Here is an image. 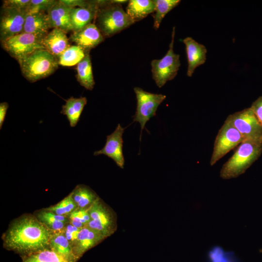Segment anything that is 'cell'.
<instances>
[{"mask_svg":"<svg viewBox=\"0 0 262 262\" xmlns=\"http://www.w3.org/2000/svg\"><path fill=\"white\" fill-rule=\"evenodd\" d=\"M53 232L36 217L24 215L10 224L3 237V246L9 250L27 255L49 248Z\"/></svg>","mask_w":262,"mask_h":262,"instance_id":"6da1fadb","label":"cell"},{"mask_svg":"<svg viewBox=\"0 0 262 262\" xmlns=\"http://www.w3.org/2000/svg\"><path fill=\"white\" fill-rule=\"evenodd\" d=\"M262 142L244 140L234 153L223 165L220 177L225 180L235 178L245 173L261 155Z\"/></svg>","mask_w":262,"mask_h":262,"instance_id":"7a4b0ae2","label":"cell"},{"mask_svg":"<svg viewBox=\"0 0 262 262\" xmlns=\"http://www.w3.org/2000/svg\"><path fill=\"white\" fill-rule=\"evenodd\" d=\"M94 23L104 37H110L129 27L134 22L122 7L114 0L107 3L97 11Z\"/></svg>","mask_w":262,"mask_h":262,"instance_id":"3957f363","label":"cell"},{"mask_svg":"<svg viewBox=\"0 0 262 262\" xmlns=\"http://www.w3.org/2000/svg\"><path fill=\"white\" fill-rule=\"evenodd\" d=\"M17 62L22 74L31 82L49 77L59 66L58 60L45 49L36 50Z\"/></svg>","mask_w":262,"mask_h":262,"instance_id":"277c9868","label":"cell"},{"mask_svg":"<svg viewBox=\"0 0 262 262\" xmlns=\"http://www.w3.org/2000/svg\"><path fill=\"white\" fill-rule=\"evenodd\" d=\"M175 34V28L174 27L167 53L162 59H154L151 62L152 78L159 88L176 76L180 66V55L175 53L173 50Z\"/></svg>","mask_w":262,"mask_h":262,"instance_id":"5b68a950","label":"cell"},{"mask_svg":"<svg viewBox=\"0 0 262 262\" xmlns=\"http://www.w3.org/2000/svg\"><path fill=\"white\" fill-rule=\"evenodd\" d=\"M244 140L241 133L227 117L215 137L210 161V165L215 164Z\"/></svg>","mask_w":262,"mask_h":262,"instance_id":"8992f818","label":"cell"},{"mask_svg":"<svg viewBox=\"0 0 262 262\" xmlns=\"http://www.w3.org/2000/svg\"><path fill=\"white\" fill-rule=\"evenodd\" d=\"M88 211L91 220L86 226L105 238L115 232L117 224L115 214L99 197L88 208Z\"/></svg>","mask_w":262,"mask_h":262,"instance_id":"52a82bcc","label":"cell"},{"mask_svg":"<svg viewBox=\"0 0 262 262\" xmlns=\"http://www.w3.org/2000/svg\"><path fill=\"white\" fill-rule=\"evenodd\" d=\"M137 99V107L133 121L138 122L141 125V140L142 132L147 122L155 116L159 106L166 98V96L161 94L150 93L140 87L133 89Z\"/></svg>","mask_w":262,"mask_h":262,"instance_id":"ba28073f","label":"cell"},{"mask_svg":"<svg viewBox=\"0 0 262 262\" xmlns=\"http://www.w3.org/2000/svg\"><path fill=\"white\" fill-rule=\"evenodd\" d=\"M227 118L244 140L262 142V126L250 107L229 115Z\"/></svg>","mask_w":262,"mask_h":262,"instance_id":"9c48e42d","label":"cell"},{"mask_svg":"<svg viewBox=\"0 0 262 262\" xmlns=\"http://www.w3.org/2000/svg\"><path fill=\"white\" fill-rule=\"evenodd\" d=\"M3 49L18 61L36 50L44 49L42 40L34 35L23 32L1 42Z\"/></svg>","mask_w":262,"mask_h":262,"instance_id":"30bf717a","label":"cell"},{"mask_svg":"<svg viewBox=\"0 0 262 262\" xmlns=\"http://www.w3.org/2000/svg\"><path fill=\"white\" fill-rule=\"evenodd\" d=\"M26 15L25 11L1 7L0 16L1 42L23 32Z\"/></svg>","mask_w":262,"mask_h":262,"instance_id":"8fae6325","label":"cell"},{"mask_svg":"<svg viewBox=\"0 0 262 262\" xmlns=\"http://www.w3.org/2000/svg\"><path fill=\"white\" fill-rule=\"evenodd\" d=\"M125 128L118 124L113 132L107 136L103 147L94 152V155H105L112 159L121 168H124L125 159L123 152V134Z\"/></svg>","mask_w":262,"mask_h":262,"instance_id":"7c38bea8","label":"cell"},{"mask_svg":"<svg viewBox=\"0 0 262 262\" xmlns=\"http://www.w3.org/2000/svg\"><path fill=\"white\" fill-rule=\"evenodd\" d=\"M69 40L85 52H90L91 49L102 43L104 37L96 25L91 23L80 31L72 32Z\"/></svg>","mask_w":262,"mask_h":262,"instance_id":"4fadbf2b","label":"cell"},{"mask_svg":"<svg viewBox=\"0 0 262 262\" xmlns=\"http://www.w3.org/2000/svg\"><path fill=\"white\" fill-rule=\"evenodd\" d=\"M182 41L185 46L188 61L187 75L191 77L196 68L205 63L207 50L205 46L191 37L185 38Z\"/></svg>","mask_w":262,"mask_h":262,"instance_id":"5bb4252c","label":"cell"},{"mask_svg":"<svg viewBox=\"0 0 262 262\" xmlns=\"http://www.w3.org/2000/svg\"><path fill=\"white\" fill-rule=\"evenodd\" d=\"M105 239L99 232L86 225L80 229L77 239L72 246L73 252L79 259L85 252Z\"/></svg>","mask_w":262,"mask_h":262,"instance_id":"9a60e30c","label":"cell"},{"mask_svg":"<svg viewBox=\"0 0 262 262\" xmlns=\"http://www.w3.org/2000/svg\"><path fill=\"white\" fill-rule=\"evenodd\" d=\"M51 29L48 13L44 12L27 14L23 32L32 34L42 40Z\"/></svg>","mask_w":262,"mask_h":262,"instance_id":"2e32d148","label":"cell"},{"mask_svg":"<svg viewBox=\"0 0 262 262\" xmlns=\"http://www.w3.org/2000/svg\"><path fill=\"white\" fill-rule=\"evenodd\" d=\"M66 33L62 30L53 28L42 40V45L57 60L70 46Z\"/></svg>","mask_w":262,"mask_h":262,"instance_id":"e0dca14e","label":"cell"},{"mask_svg":"<svg viewBox=\"0 0 262 262\" xmlns=\"http://www.w3.org/2000/svg\"><path fill=\"white\" fill-rule=\"evenodd\" d=\"M71 9L62 3L60 0H57L48 12L51 28L62 30L66 33L72 31L70 16Z\"/></svg>","mask_w":262,"mask_h":262,"instance_id":"ac0fdd59","label":"cell"},{"mask_svg":"<svg viewBox=\"0 0 262 262\" xmlns=\"http://www.w3.org/2000/svg\"><path fill=\"white\" fill-rule=\"evenodd\" d=\"M99 6L88 8H71L70 16L72 32H78L84 28L95 20Z\"/></svg>","mask_w":262,"mask_h":262,"instance_id":"d6986e66","label":"cell"},{"mask_svg":"<svg viewBox=\"0 0 262 262\" xmlns=\"http://www.w3.org/2000/svg\"><path fill=\"white\" fill-rule=\"evenodd\" d=\"M62 106L61 114L66 116L71 127H75L80 120L81 114L87 103V98L84 97L78 98L71 97L65 100Z\"/></svg>","mask_w":262,"mask_h":262,"instance_id":"ffe728a7","label":"cell"},{"mask_svg":"<svg viewBox=\"0 0 262 262\" xmlns=\"http://www.w3.org/2000/svg\"><path fill=\"white\" fill-rule=\"evenodd\" d=\"M126 13L135 22H138L155 12L154 0H131L128 1Z\"/></svg>","mask_w":262,"mask_h":262,"instance_id":"44dd1931","label":"cell"},{"mask_svg":"<svg viewBox=\"0 0 262 262\" xmlns=\"http://www.w3.org/2000/svg\"><path fill=\"white\" fill-rule=\"evenodd\" d=\"M89 52H86L84 57L77 65L76 77L81 86L87 90H92L95 82Z\"/></svg>","mask_w":262,"mask_h":262,"instance_id":"7402d4cb","label":"cell"},{"mask_svg":"<svg viewBox=\"0 0 262 262\" xmlns=\"http://www.w3.org/2000/svg\"><path fill=\"white\" fill-rule=\"evenodd\" d=\"M49 248L69 261L77 262L78 260L63 230L53 232L50 240Z\"/></svg>","mask_w":262,"mask_h":262,"instance_id":"603a6c76","label":"cell"},{"mask_svg":"<svg viewBox=\"0 0 262 262\" xmlns=\"http://www.w3.org/2000/svg\"><path fill=\"white\" fill-rule=\"evenodd\" d=\"M67 216L60 215L44 209L36 213V217L54 232L63 231L69 223Z\"/></svg>","mask_w":262,"mask_h":262,"instance_id":"cb8c5ba5","label":"cell"},{"mask_svg":"<svg viewBox=\"0 0 262 262\" xmlns=\"http://www.w3.org/2000/svg\"><path fill=\"white\" fill-rule=\"evenodd\" d=\"M71 193L78 209L88 208L98 197L93 190L83 184L77 185Z\"/></svg>","mask_w":262,"mask_h":262,"instance_id":"d4e9b609","label":"cell"},{"mask_svg":"<svg viewBox=\"0 0 262 262\" xmlns=\"http://www.w3.org/2000/svg\"><path fill=\"white\" fill-rule=\"evenodd\" d=\"M22 262H72L50 248L23 256Z\"/></svg>","mask_w":262,"mask_h":262,"instance_id":"484cf974","label":"cell"},{"mask_svg":"<svg viewBox=\"0 0 262 262\" xmlns=\"http://www.w3.org/2000/svg\"><path fill=\"white\" fill-rule=\"evenodd\" d=\"M86 52L77 45H70L58 58V64L63 66L77 65L84 57Z\"/></svg>","mask_w":262,"mask_h":262,"instance_id":"4316f807","label":"cell"},{"mask_svg":"<svg viewBox=\"0 0 262 262\" xmlns=\"http://www.w3.org/2000/svg\"><path fill=\"white\" fill-rule=\"evenodd\" d=\"M155 14L153 15V28L159 29L165 16L180 2V0H154Z\"/></svg>","mask_w":262,"mask_h":262,"instance_id":"83f0119b","label":"cell"},{"mask_svg":"<svg viewBox=\"0 0 262 262\" xmlns=\"http://www.w3.org/2000/svg\"><path fill=\"white\" fill-rule=\"evenodd\" d=\"M76 209H77V207L72 198V193H71L57 204L45 210L58 215L68 216Z\"/></svg>","mask_w":262,"mask_h":262,"instance_id":"f1b7e54d","label":"cell"},{"mask_svg":"<svg viewBox=\"0 0 262 262\" xmlns=\"http://www.w3.org/2000/svg\"><path fill=\"white\" fill-rule=\"evenodd\" d=\"M68 217L69 223L79 229L85 226L91 220L88 208L76 209L69 215Z\"/></svg>","mask_w":262,"mask_h":262,"instance_id":"f546056e","label":"cell"},{"mask_svg":"<svg viewBox=\"0 0 262 262\" xmlns=\"http://www.w3.org/2000/svg\"><path fill=\"white\" fill-rule=\"evenodd\" d=\"M57 2L56 0H30L26 9V13L44 12L48 13Z\"/></svg>","mask_w":262,"mask_h":262,"instance_id":"4dcf8cb0","label":"cell"},{"mask_svg":"<svg viewBox=\"0 0 262 262\" xmlns=\"http://www.w3.org/2000/svg\"><path fill=\"white\" fill-rule=\"evenodd\" d=\"M80 229L68 223L63 230L64 233L70 243L71 247L77 239Z\"/></svg>","mask_w":262,"mask_h":262,"instance_id":"1f68e13d","label":"cell"},{"mask_svg":"<svg viewBox=\"0 0 262 262\" xmlns=\"http://www.w3.org/2000/svg\"><path fill=\"white\" fill-rule=\"evenodd\" d=\"M30 1V0H4L2 1V7L13 8L26 12Z\"/></svg>","mask_w":262,"mask_h":262,"instance_id":"d6a6232c","label":"cell"},{"mask_svg":"<svg viewBox=\"0 0 262 262\" xmlns=\"http://www.w3.org/2000/svg\"><path fill=\"white\" fill-rule=\"evenodd\" d=\"M250 108L262 126V95L253 102Z\"/></svg>","mask_w":262,"mask_h":262,"instance_id":"836d02e7","label":"cell"},{"mask_svg":"<svg viewBox=\"0 0 262 262\" xmlns=\"http://www.w3.org/2000/svg\"><path fill=\"white\" fill-rule=\"evenodd\" d=\"M8 107V103L6 102L0 103V129H1L5 120Z\"/></svg>","mask_w":262,"mask_h":262,"instance_id":"e575fe53","label":"cell"}]
</instances>
